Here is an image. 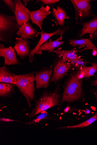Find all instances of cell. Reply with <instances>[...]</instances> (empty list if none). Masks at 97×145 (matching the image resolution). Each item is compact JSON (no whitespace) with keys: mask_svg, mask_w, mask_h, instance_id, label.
<instances>
[{"mask_svg":"<svg viewBox=\"0 0 97 145\" xmlns=\"http://www.w3.org/2000/svg\"><path fill=\"white\" fill-rule=\"evenodd\" d=\"M60 81L54 90L51 91L45 90L38 98L34 100L35 106L28 118H34L40 113L62 104Z\"/></svg>","mask_w":97,"mask_h":145,"instance_id":"obj_1","label":"cell"},{"mask_svg":"<svg viewBox=\"0 0 97 145\" xmlns=\"http://www.w3.org/2000/svg\"><path fill=\"white\" fill-rule=\"evenodd\" d=\"M36 71L22 74L12 73L16 82V86L26 99L30 108H31V102L35 96L34 84Z\"/></svg>","mask_w":97,"mask_h":145,"instance_id":"obj_2","label":"cell"},{"mask_svg":"<svg viewBox=\"0 0 97 145\" xmlns=\"http://www.w3.org/2000/svg\"><path fill=\"white\" fill-rule=\"evenodd\" d=\"M82 80L78 78L77 72L69 77L63 86L61 103L65 102L71 103L84 100Z\"/></svg>","mask_w":97,"mask_h":145,"instance_id":"obj_3","label":"cell"},{"mask_svg":"<svg viewBox=\"0 0 97 145\" xmlns=\"http://www.w3.org/2000/svg\"><path fill=\"white\" fill-rule=\"evenodd\" d=\"M20 26L15 16L0 14V40L11 45L13 35L18 31Z\"/></svg>","mask_w":97,"mask_h":145,"instance_id":"obj_4","label":"cell"},{"mask_svg":"<svg viewBox=\"0 0 97 145\" xmlns=\"http://www.w3.org/2000/svg\"><path fill=\"white\" fill-rule=\"evenodd\" d=\"M73 65L64 58L58 56L53 61V74L51 81L57 85L67 75Z\"/></svg>","mask_w":97,"mask_h":145,"instance_id":"obj_5","label":"cell"},{"mask_svg":"<svg viewBox=\"0 0 97 145\" xmlns=\"http://www.w3.org/2000/svg\"><path fill=\"white\" fill-rule=\"evenodd\" d=\"M76 12L75 19L80 22L85 18L93 16L90 0H72Z\"/></svg>","mask_w":97,"mask_h":145,"instance_id":"obj_6","label":"cell"},{"mask_svg":"<svg viewBox=\"0 0 97 145\" xmlns=\"http://www.w3.org/2000/svg\"><path fill=\"white\" fill-rule=\"evenodd\" d=\"M69 29L68 26H60L58 29L52 33H47L43 31L40 32V40L36 46L32 50H30L29 56V61L32 64L34 57L38 49L44 43L47 42L48 39L52 37L55 35H59L63 37V34Z\"/></svg>","mask_w":97,"mask_h":145,"instance_id":"obj_7","label":"cell"},{"mask_svg":"<svg viewBox=\"0 0 97 145\" xmlns=\"http://www.w3.org/2000/svg\"><path fill=\"white\" fill-rule=\"evenodd\" d=\"M53 65L49 67H43L38 71H36L35 80L37 89L47 88L49 86L53 72Z\"/></svg>","mask_w":97,"mask_h":145,"instance_id":"obj_8","label":"cell"},{"mask_svg":"<svg viewBox=\"0 0 97 145\" xmlns=\"http://www.w3.org/2000/svg\"><path fill=\"white\" fill-rule=\"evenodd\" d=\"M58 56L65 59L67 61L72 63L77 67L80 68L84 64V61L77 54L76 49L74 48L67 50L59 49L53 52Z\"/></svg>","mask_w":97,"mask_h":145,"instance_id":"obj_9","label":"cell"},{"mask_svg":"<svg viewBox=\"0 0 97 145\" xmlns=\"http://www.w3.org/2000/svg\"><path fill=\"white\" fill-rule=\"evenodd\" d=\"M49 6L45 7L42 6L39 9L30 12V19L32 23L38 26L41 31H43L42 25L44 19L51 12Z\"/></svg>","mask_w":97,"mask_h":145,"instance_id":"obj_10","label":"cell"},{"mask_svg":"<svg viewBox=\"0 0 97 145\" xmlns=\"http://www.w3.org/2000/svg\"><path fill=\"white\" fill-rule=\"evenodd\" d=\"M0 56L4 58L5 65H23L18 59L15 50L11 46L6 47L1 44H0Z\"/></svg>","mask_w":97,"mask_h":145,"instance_id":"obj_11","label":"cell"},{"mask_svg":"<svg viewBox=\"0 0 97 145\" xmlns=\"http://www.w3.org/2000/svg\"><path fill=\"white\" fill-rule=\"evenodd\" d=\"M13 1L16 5L15 16L19 25L21 26L25 22H28L30 11L24 5L20 0H14Z\"/></svg>","mask_w":97,"mask_h":145,"instance_id":"obj_12","label":"cell"},{"mask_svg":"<svg viewBox=\"0 0 97 145\" xmlns=\"http://www.w3.org/2000/svg\"><path fill=\"white\" fill-rule=\"evenodd\" d=\"M14 44L15 46L13 48L16 52L17 56L21 59H24L29 56L30 51V43L28 40H25L21 37H16Z\"/></svg>","mask_w":97,"mask_h":145,"instance_id":"obj_13","label":"cell"},{"mask_svg":"<svg viewBox=\"0 0 97 145\" xmlns=\"http://www.w3.org/2000/svg\"><path fill=\"white\" fill-rule=\"evenodd\" d=\"M40 33L33 27L32 25L29 22H25L20 26L17 34L25 40L34 39L38 36Z\"/></svg>","mask_w":97,"mask_h":145,"instance_id":"obj_14","label":"cell"},{"mask_svg":"<svg viewBox=\"0 0 97 145\" xmlns=\"http://www.w3.org/2000/svg\"><path fill=\"white\" fill-rule=\"evenodd\" d=\"M82 28L79 32L77 38L81 37L87 34L90 35V39L93 38V35L97 30V16H95L90 21L81 23Z\"/></svg>","mask_w":97,"mask_h":145,"instance_id":"obj_15","label":"cell"},{"mask_svg":"<svg viewBox=\"0 0 97 145\" xmlns=\"http://www.w3.org/2000/svg\"><path fill=\"white\" fill-rule=\"evenodd\" d=\"M62 38L63 37L60 36L54 41L46 42L38 49L36 54H41L43 51H48L53 52L55 49L58 48L60 46L64 44V42L61 41Z\"/></svg>","mask_w":97,"mask_h":145,"instance_id":"obj_16","label":"cell"},{"mask_svg":"<svg viewBox=\"0 0 97 145\" xmlns=\"http://www.w3.org/2000/svg\"><path fill=\"white\" fill-rule=\"evenodd\" d=\"M69 44L73 47L78 46L79 49L84 47V48L80 50L81 52L86 50H97V48L92 42L88 39H71L69 40Z\"/></svg>","mask_w":97,"mask_h":145,"instance_id":"obj_17","label":"cell"},{"mask_svg":"<svg viewBox=\"0 0 97 145\" xmlns=\"http://www.w3.org/2000/svg\"><path fill=\"white\" fill-rule=\"evenodd\" d=\"M52 14L55 23L58 25L65 26V20L69 18L66 11L62 7L59 6H57V9L52 7Z\"/></svg>","mask_w":97,"mask_h":145,"instance_id":"obj_18","label":"cell"},{"mask_svg":"<svg viewBox=\"0 0 97 145\" xmlns=\"http://www.w3.org/2000/svg\"><path fill=\"white\" fill-rule=\"evenodd\" d=\"M0 82L16 85L12 73L5 66L0 68Z\"/></svg>","mask_w":97,"mask_h":145,"instance_id":"obj_19","label":"cell"},{"mask_svg":"<svg viewBox=\"0 0 97 145\" xmlns=\"http://www.w3.org/2000/svg\"><path fill=\"white\" fill-rule=\"evenodd\" d=\"M16 85L0 82V97L4 98L11 97L16 91L15 88Z\"/></svg>","mask_w":97,"mask_h":145,"instance_id":"obj_20","label":"cell"},{"mask_svg":"<svg viewBox=\"0 0 97 145\" xmlns=\"http://www.w3.org/2000/svg\"><path fill=\"white\" fill-rule=\"evenodd\" d=\"M97 120V113L91 117L89 120L79 124L72 126H68L67 127H61L58 129H75L86 127L91 124Z\"/></svg>","mask_w":97,"mask_h":145,"instance_id":"obj_21","label":"cell"},{"mask_svg":"<svg viewBox=\"0 0 97 145\" xmlns=\"http://www.w3.org/2000/svg\"><path fill=\"white\" fill-rule=\"evenodd\" d=\"M92 66L90 67H82L80 68L84 71L85 77L88 78L92 76H94V74L97 71V63H92Z\"/></svg>","mask_w":97,"mask_h":145,"instance_id":"obj_22","label":"cell"},{"mask_svg":"<svg viewBox=\"0 0 97 145\" xmlns=\"http://www.w3.org/2000/svg\"><path fill=\"white\" fill-rule=\"evenodd\" d=\"M40 113V114L35 117L30 122L25 123L27 125H35L37 123H39L41 121L49 119L51 120L52 118L45 111Z\"/></svg>","mask_w":97,"mask_h":145,"instance_id":"obj_23","label":"cell"},{"mask_svg":"<svg viewBox=\"0 0 97 145\" xmlns=\"http://www.w3.org/2000/svg\"><path fill=\"white\" fill-rule=\"evenodd\" d=\"M37 3H40L42 6L44 5H52L59 2V0H37Z\"/></svg>","mask_w":97,"mask_h":145,"instance_id":"obj_24","label":"cell"},{"mask_svg":"<svg viewBox=\"0 0 97 145\" xmlns=\"http://www.w3.org/2000/svg\"><path fill=\"white\" fill-rule=\"evenodd\" d=\"M5 4L8 7L9 10L14 14L16 9V5L12 0H3Z\"/></svg>","mask_w":97,"mask_h":145,"instance_id":"obj_25","label":"cell"},{"mask_svg":"<svg viewBox=\"0 0 97 145\" xmlns=\"http://www.w3.org/2000/svg\"><path fill=\"white\" fill-rule=\"evenodd\" d=\"M23 5H24L25 6V7H26L27 3L29 2H30L31 1H31V0H23Z\"/></svg>","mask_w":97,"mask_h":145,"instance_id":"obj_26","label":"cell"},{"mask_svg":"<svg viewBox=\"0 0 97 145\" xmlns=\"http://www.w3.org/2000/svg\"><path fill=\"white\" fill-rule=\"evenodd\" d=\"M91 85L92 86H96L97 85V78L95 81H92Z\"/></svg>","mask_w":97,"mask_h":145,"instance_id":"obj_27","label":"cell"},{"mask_svg":"<svg viewBox=\"0 0 97 145\" xmlns=\"http://www.w3.org/2000/svg\"><path fill=\"white\" fill-rule=\"evenodd\" d=\"M82 111L85 112L86 114H89L90 113V111L87 109H86V110H82Z\"/></svg>","mask_w":97,"mask_h":145,"instance_id":"obj_28","label":"cell"},{"mask_svg":"<svg viewBox=\"0 0 97 145\" xmlns=\"http://www.w3.org/2000/svg\"><path fill=\"white\" fill-rule=\"evenodd\" d=\"M70 108L69 106H67L64 110V112L65 113L68 112L70 110Z\"/></svg>","mask_w":97,"mask_h":145,"instance_id":"obj_29","label":"cell"},{"mask_svg":"<svg viewBox=\"0 0 97 145\" xmlns=\"http://www.w3.org/2000/svg\"><path fill=\"white\" fill-rule=\"evenodd\" d=\"M92 54L94 56H96L97 55V50H93L92 51Z\"/></svg>","mask_w":97,"mask_h":145,"instance_id":"obj_30","label":"cell"},{"mask_svg":"<svg viewBox=\"0 0 97 145\" xmlns=\"http://www.w3.org/2000/svg\"><path fill=\"white\" fill-rule=\"evenodd\" d=\"M2 120H5V121H11V120H10L9 119H5V118H2Z\"/></svg>","mask_w":97,"mask_h":145,"instance_id":"obj_31","label":"cell"},{"mask_svg":"<svg viewBox=\"0 0 97 145\" xmlns=\"http://www.w3.org/2000/svg\"><path fill=\"white\" fill-rule=\"evenodd\" d=\"M94 95L97 102V92H96V93H94Z\"/></svg>","mask_w":97,"mask_h":145,"instance_id":"obj_32","label":"cell"},{"mask_svg":"<svg viewBox=\"0 0 97 145\" xmlns=\"http://www.w3.org/2000/svg\"><path fill=\"white\" fill-rule=\"evenodd\" d=\"M97 36V31L94 33L93 35V38Z\"/></svg>","mask_w":97,"mask_h":145,"instance_id":"obj_33","label":"cell"}]
</instances>
